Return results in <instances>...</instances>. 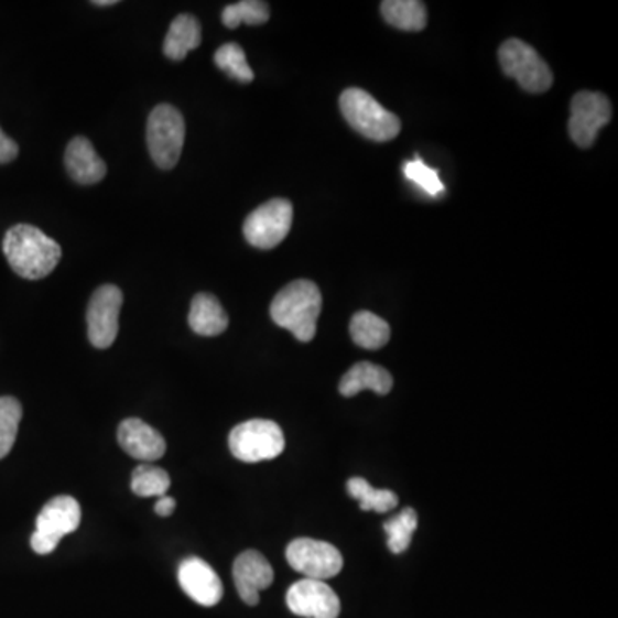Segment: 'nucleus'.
<instances>
[{
    "instance_id": "obj_3",
    "label": "nucleus",
    "mask_w": 618,
    "mask_h": 618,
    "mask_svg": "<svg viewBox=\"0 0 618 618\" xmlns=\"http://www.w3.org/2000/svg\"><path fill=\"white\" fill-rule=\"evenodd\" d=\"M340 110L350 128H355L368 140L383 143L393 140L401 132L399 117L383 109L368 91L361 88H347L340 95Z\"/></svg>"
},
{
    "instance_id": "obj_8",
    "label": "nucleus",
    "mask_w": 618,
    "mask_h": 618,
    "mask_svg": "<svg viewBox=\"0 0 618 618\" xmlns=\"http://www.w3.org/2000/svg\"><path fill=\"white\" fill-rule=\"evenodd\" d=\"M292 218H294V208L289 199H270L258 206L257 210L251 212L246 218L242 227L246 241L258 249L275 248L288 238Z\"/></svg>"
},
{
    "instance_id": "obj_2",
    "label": "nucleus",
    "mask_w": 618,
    "mask_h": 618,
    "mask_svg": "<svg viewBox=\"0 0 618 618\" xmlns=\"http://www.w3.org/2000/svg\"><path fill=\"white\" fill-rule=\"evenodd\" d=\"M322 313V292L312 281L285 285L270 306V316L279 327L291 332L300 343H312Z\"/></svg>"
},
{
    "instance_id": "obj_22",
    "label": "nucleus",
    "mask_w": 618,
    "mask_h": 618,
    "mask_svg": "<svg viewBox=\"0 0 618 618\" xmlns=\"http://www.w3.org/2000/svg\"><path fill=\"white\" fill-rule=\"evenodd\" d=\"M347 494L356 498L361 510L386 513L395 509L399 498L392 490H377L362 478H350L347 481Z\"/></svg>"
},
{
    "instance_id": "obj_17",
    "label": "nucleus",
    "mask_w": 618,
    "mask_h": 618,
    "mask_svg": "<svg viewBox=\"0 0 618 618\" xmlns=\"http://www.w3.org/2000/svg\"><path fill=\"white\" fill-rule=\"evenodd\" d=\"M189 327L202 337H217L229 327V316L214 294H196L191 301Z\"/></svg>"
},
{
    "instance_id": "obj_5",
    "label": "nucleus",
    "mask_w": 618,
    "mask_h": 618,
    "mask_svg": "<svg viewBox=\"0 0 618 618\" xmlns=\"http://www.w3.org/2000/svg\"><path fill=\"white\" fill-rule=\"evenodd\" d=\"M229 448L241 463L272 460L284 452V432L275 421L249 420L230 432Z\"/></svg>"
},
{
    "instance_id": "obj_21",
    "label": "nucleus",
    "mask_w": 618,
    "mask_h": 618,
    "mask_svg": "<svg viewBox=\"0 0 618 618\" xmlns=\"http://www.w3.org/2000/svg\"><path fill=\"white\" fill-rule=\"evenodd\" d=\"M387 23L404 32H421L426 26V6L418 0H387L381 2Z\"/></svg>"
},
{
    "instance_id": "obj_9",
    "label": "nucleus",
    "mask_w": 618,
    "mask_h": 618,
    "mask_svg": "<svg viewBox=\"0 0 618 618\" xmlns=\"http://www.w3.org/2000/svg\"><path fill=\"white\" fill-rule=\"evenodd\" d=\"M289 565L304 579L327 581L343 571V553L327 541L297 538L285 550Z\"/></svg>"
},
{
    "instance_id": "obj_27",
    "label": "nucleus",
    "mask_w": 618,
    "mask_h": 618,
    "mask_svg": "<svg viewBox=\"0 0 618 618\" xmlns=\"http://www.w3.org/2000/svg\"><path fill=\"white\" fill-rule=\"evenodd\" d=\"M215 64L218 69L236 79L239 83H251L254 79V73L249 67L248 58H246L245 51L238 43H226L223 47L215 52Z\"/></svg>"
},
{
    "instance_id": "obj_23",
    "label": "nucleus",
    "mask_w": 618,
    "mask_h": 618,
    "mask_svg": "<svg viewBox=\"0 0 618 618\" xmlns=\"http://www.w3.org/2000/svg\"><path fill=\"white\" fill-rule=\"evenodd\" d=\"M171 488V476L162 467L141 464L132 470L131 490L138 497H164Z\"/></svg>"
},
{
    "instance_id": "obj_14",
    "label": "nucleus",
    "mask_w": 618,
    "mask_h": 618,
    "mask_svg": "<svg viewBox=\"0 0 618 618\" xmlns=\"http://www.w3.org/2000/svg\"><path fill=\"white\" fill-rule=\"evenodd\" d=\"M232 574L239 596L249 607H257L260 592L273 583L272 565L257 550L241 553L234 562Z\"/></svg>"
},
{
    "instance_id": "obj_16",
    "label": "nucleus",
    "mask_w": 618,
    "mask_h": 618,
    "mask_svg": "<svg viewBox=\"0 0 618 618\" xmlns=\"http://www.w3.org/2000/svg\"><path fill=\"white\" fill-rule=\"evenodd\" d=\"M64 162H66L67 174L71 175V180L76 181L82 186L100 183L107 175L106 162L95 152L91 141L85 137H78L69 141Z\"/></svg>"
},
{
    "instance_id": "obj_1",
    "label": "nucleus",
    "mask_w": 618,
    "mask_h": 618,
    "mask_svg": "<svg viewBox=\"0 0 618 618\" xmlns=\"http://www.w3.org/2000/svg\"><path fill=\"white\" fill-rule=\"evenodd\" d=\"M11 269L26 281L51 275L63 258V248L35 226L18 224L6 232L2 241Z\"/></svg>"
},
{
    "instance_id": "obj_28",
    "label": "nucleus",
    "mask_w": 618,
    "mask_h": 618,
    "mask_svg": "<svg viewBox=\"0 0 618 618\" xmlns=\"http://www.w3.org/2000/svg\"><path fill=\"white\" fill-rule=\"evenodd\" d=\"M402 169H404L405 177L411 183L416 184L418 187H421L426 195L433 196V198L444 195L445 186L442 180H440L438 171L424 164L420 156L405 162Z\"/></svg>"
},
{
    "instance_id": "obj_13",
    "label": "nucleus",
    "mask_w": 618,
    "mask_h": 618,
    "mask_svg": "<svg viewBox=\"0 0 618 618\" xmlns=\"http://www.w3.org/2000/svg\"><path fill=\"white\" fill-rule=\"evenodd\" d=\"M181 587L193 601L202 607H215L224 596V586L217 572L198 556H189L180 565Z\"/></svg>"
},
{
    "instance_id": "obj_31",
    "label": "nucleus",
    "mask_w": 618,
    "mask_h": 618,
    "mask_svg": "<svg viewBox=\"0 0 618 618\" xmlns=\"http://www.w3.org/2000/svg\"><path fill=\"white\" fill-rule=\"evenodd\" d=\"M117 4V0H95L94 6H100V8H104V6H116Z\"/></svg>"
},
{
    "instance_id": "obj_4",
    "label": "nucleus",
    "mask_w": 618,
    "mask_h": 618,
    "mask_svg": "<svg viewBox=\"0 0 618 618\" xmlns=\"http://www.w3.org/2000/svg\"><path fill=\"white\" fill-rule=\"evenodd\" d=\"M186 140V122L183 113L169 104H160L150 112L147 122V143L153 162L164 171H171L180 162Z\"/></svg>"
},
{
    "instance_id": "obj_18",
    "label": "nucleus",
    "mask_w": 618,
    "mask_h": 618,
    "mask_svg": "<svg viewBox=\"0 0 618 618\" xmlns=\"http://www.w3.org/2000/svg\"><path fill=\"white\" fill-rule=\"evenodd\" d=\"M393 378L386 368L373 362H358L353 366L343 380L338 390L344 397L358 395L362 390H373L378 395H387L392 390Z\"/></svg>"
},
{
    "instance_id": "obj_10",
    "label": "nucleus",
    "mask_w": 618,
    "mask_h": 618,
    "mask_svg": "<svg viewBox=\"0 0 618 618\" xmlns=\"http://www.w3.org/2000/svg\"><path fill=\"white\" fill-rule=\"evenodd\" d=\"M122 301H124V296L117 285H101L94 292L90 304H88V312H86L88 338H90L91 346L97 349H109L116 343Z\"/></svg>"
},
{
    "instance_id": "obj_24",
    "label": "nucleus",
    "mask_w": 618,
    "mask_h": 618,
    "mask_svg": "<svg viewBox=\"0 0 618 618\" xmlns=\"http://www.w3.org/2000/svg\"><path fill=\"white\" fill-rule=\"evenodd\" d=\"M387 534L389 550L395 555L404 553L411 544L412 536L418 529V513L414 509H404L395 518L389 519L383 524Z\"/></svg>"
},
{
    "instance_id": "obj_29",
    "label": "nucleus",
    "mask_w": 618,
    "mask_h": 618,
    "mask_svg": "<svg viewBox=\"0 0 618 618\" xmlns=\"http://www.w3.org/2000/svg\"><path fill=\"white\" fill-rule=\"evenodd\" d=\"M18 153H20V147L17 141L11 140L0 128V164H9L17 159Z\"/></svg>"
},
{
    "instance_id": "obj_19",
    "label": "nucleus",
    "mask_w": 618,
    "mask_h": 618,
    "mask_svg": "<svg viewBox=\"0 0 618 618\" xmlns=\"http://www.w3.org/2000/svg\"><path fill=\"white\" fill-rule=\"evenodd\" d=\"M202 43V24L191 14H180L172 21L164 42L165 57L181 63L191 51L199 47Z\"/></svg>"
},
{
    "instance_id": "obj_30",
    "label": "nucleus",
    "mask_w": 618,
    "mask_h": 618,
    "mask_svg": "<svg viewBox=\"0 0 618 618\" xmlns=\"http://www.w3.org/2000/svg\"><path fill=\"white\" fill-rule=\"evenodd\" d=\"M174 510L175 498L167 497V495L159 498V502H156L155 506L156 516H160V518H169V516H172V513H174Z\"/></svg>"
},
{
    "instance_id": "obj_26",
    "label": "nucleus",
    "mask_w": 618,
    "mask_h": 618,
    "mask_svg": "<svg viewBox=\"0 0 618 618\" xmlns=\"http://www.w3.org/2000/svg\"><path fill=\"white\" fill-rule=\"evenodd\" d=\"M23 408L14 397H0V459L11 452L17 442Z\"/></svg>"
},
{
    "instance_id": "obj_15",
    "label": "nucleus",
    "mask_w": 618,
    "mask_h": 618,
    "mask_svg": "<svg viewBox=\"0 0 618 618\" xmlns=\"http://www.w3.org/2000/svg\"><path fill=\"white\" fill-rule=\"evenodd\" d=\"M117 440L126 454L143 463L162 459L167 451L164 436L138 418H129L119 424Z\"/></svg>"
},
{
    "instance_id": "obj_20",
    "label": "nucleus",
    "mask_w": 618,
    "mask_h": 618,
    "mask_svg": "<svg viewBox=\"0 0 618 618\" xmlns=\"http://www.w3.org/2000/svg\"><path fill=\"white\" fill-rule=\"evenodd\" d=\"M349 332L362 349H380L390 340L389 323L370 312L356 313L350 319Z\"/></svg>"
},
{
    "instance_id": "obj_11",
    "label": "nucleus",
    "mask_w": 618,
    "mask_h": 618,
    "mask_svg": "<svg viewBox=\"0 0 618 618\" xmlns=\"http://www.w3.org/2000/svg\"><path fill=\"white\" fill-rule=\"evenodd\" d=\"M611 121V104L605 95L581 91L572 98L568 134L581 149H589L599 129Z\"/></svg>"
},
{
    "instance_id": "obj_7",
    "label": "nucleus",
    "mask_w": 618,
    "mask_h": 618,
    "mask_svg": "<svg viewBox=\"0 0 618 618\" xmlns=\"http://www.w3.org/2000/svg\"><path fill=\"white\" fill-rule=\"evenodd\" d=\"M500 66L529 94H544L553 85L552 69L536 51L522 40L512 39L498 51Z\"/></svg>"
},
{
    "instance_id": "obj_6",
    "label": "nucleus",
    "mask_w": 618,
    "mask_h": 618,
    "mask_svg": "<svg viewBox=\"0 0 618 618\" xmlns=\"http://www.w3.org/2000/svg\"><path fill=\"white\" fill-rule=\"evenodd\" d=\"M82 524V507L78 500L67 495L52 498L36 518L35 533L32 534L33 552L48 555L57 549L64 536L75 533Z\"/></svg>"
},
{
    "instance_id": "obj_25",
    "label": "nucleus",
    "mask_w": 618,
    "mask_h": 618,
    "mask_svg": "<svg viewBox=\"0 0 618 618\" xmlns=\"http://www.w3.org/2000/svg\"><path fill=\"white\" fill-rule=\"evenodd\" d=\"M269 18V4L260 2V0H241L236 4L227 6L223 12L224 24L230 30L241 26L242 23L249 24V26H258V24L267 23Z\"/></svg>"
},
{
    "instance_id": "obj_12",
    "label": "nucleus",
    "mask_w": 618,
    "mask_h": 618,
    "mask_svg": "<svg viewBox=\"0 0 618 618\" xmlns=\"http://www.w3.org/2000/svg\"><path fill=\"white\" fill-rule=\"evenodd\" d=\"M289 610L303 618H338L340 599L325 581L303 579L289 587Z\"/></svg>"
}]
</instances>
